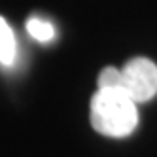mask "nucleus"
Listing matches in <instances>:
<instances>
[{
	"instance_id": "f257e3e1",
	"label": "nucleus",
	"mask_w": 157,
	"mask_h": 157,
	"mask_svg": "<svg viewBox=\"0 0 157 157\" xmlns=\"http://www.w3.org/2000/svg\"><path fill=\"white\" fill-rule=\"evenodd\" d=\"M136 104L119 87H98L89 104L93 129L110 138L129 136L138 125Z\"/></svg>"
},
{
	"instance_id": "7ed1b4c3",
	"label": "nucleus",
	"mask_w": 157,
	"mask_h": 157,
	"mask_svg": "<svg viewBox=\"0 0 157 157\" xmlns=\"http://www.w3.org/2000/svg\"><path fill=\"white\" fill-rule=\"evenodd\" d=\"M17 55V44L12 27L8 25V21L0 15V64L12 66L15 63Z\"/></svg>"
},
{
	"instance_id": "20e7f679",
	"label": "nucleus",
	"mask_w": 157,
	"mask_h": 157,
	"mask_svg": "<svg viewBox=\"0 0 157 157\" xmlns=\"http://www.w3.org/2000/svg\"><path fill=\"white\" fill-rule=\"evenodd\" d=\"M27 32L38 42H51L55 36L51 23H48V21H44L40 17H30L27 21Z\"/></svg>"
},
{
	"instance_id": "f03ea898",
	"label": "nucleus",
	"mask_w": 157,
	"mask_h": 157,
	"mask_svg": "<svg viewBox=\"0 0 157 157\" xmlns=\"http://www.w3.org/2000/svg\"><path fill=\"white\" fill-rule=\"evenodd\" d=\"M97 83L98 87H119L136 102H148L157 95V64L146 57H134L123 68L106 66Z\"/></svg>"
}]
</instances>
